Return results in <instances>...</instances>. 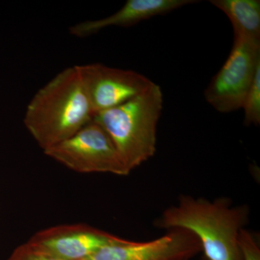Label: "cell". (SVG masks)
Masks as SVG:
<instances>
[{
  "instance_id": "cell-1",
  "label": "cell",
  "mask_w": 260,
  "mask_h": 260,
  "mask_svg": "<svg viewBox=\"0 0 260 260\" xmlns=\"http://www.w3.org/2000/svg\"><path fill=\"white\" fill-rule=\"evenodd\" d=\"M250 208L234 205L230 198L213 200L181 194L154 222L158 229L189 231L198 238L210 260H243L239 246L241 231L249 223Z\"/></svg>"
},
{
  "instance_id": "cell-2",
  "label": "cell",
  "mask_w": 260,
  "mask_h": 260,
  "mask_svg": "<svg viewBox=\"0 0 260 260\" xmlns=\"http://www.w3.org/2000/svg\"><path fill=\"white\" fill-rule=\"evenodd\" d=\"M94 116L78 68L73 66L38 90L27 107L24 124L45 151L71 138Z\"/></svg>"
},
{
  "instance_id": "cell-3",
  "label": "cell",
  "mask_w": 260,
  "mask_h": 260,
  "mask_svg": "<svg viewBox=\"0 0 260 260\" xmlns=\"http://www.w3.org/2000/svg\"><path fill=\"white\" fill-rule=\"evenodd\" d=\"M162 104L161 88L154 83L144 93L94 116L131 172L155 155Z\"/></svg>"
},
{
  "instance_id": "cell-4",
  "label": "cell",
  "mask_w": 260,
  "mask_h": 260,
  "mask_svg": "<svg viewBox=\"0 0 260 260\" xmlns=\"http://www.w3.org/2000/svg\"><path fill=\"white\" fill-rule=\"evenodd\" d=\"M44 153L70 170L82 174L127 176L131 172L107 132L93 120Z\"/></svg>"
},
{
  "instance_id": "cell-5",
  "label": "cell",
  "mask_w": 260,
  "mask_h": 260,
  "mask_svg": "<svg viewBox=\"0 0 260 260\" xmlns=\"http://www.w3.org/2000/svg\"><path fill=\"white\" fill-rule=\"evenodd\" d=\"M259 66L260 42L234 41L225 64L205 89L207 102L220 113L242 109Z\"/></svg>"
},
{
  "instance_id": "cell-6",
  "label": "cell",
  "mask_w": 260,
  "mask_h": 260,
  "mask_svg": "<svg viewBox=\"0 0 260 260\" xmlns=\"http://www.w3.org/2000/svg\"><path fill=\"white\" fill-rule=\"evenodd\" d=\"M77 68L94 114L128 102L155 83L138 72L100 63Z\"/></svg>"
},
{
  "instance_id": "cell-7",
  "label": "cell",
  "mask_w": 260,
  "mask_h": 260,
  "mask_svg": "<svg viewBox=\"0 0 260 260\" xmlns=\"http://www.w3.org/2000/svg\"><path fill=\"white\" fill-rule=\"evenodd\" d=\"M120 239L87 224L75 223L44 229L34 234L26 244L56 259L83 260Z\"/></svg>"
},
{
  "instance_id": "cell-8",
  "label": "cell",
  "mask_w": 260,
  "mask_h": 260,
  "mask_svg": "<svg viewBox=\"0 0 260 260\" xmlns=\"http://www.w3.org/2000/svg\"><path fill=\"white\" fill-rule=\"evenodd\" d=\"M201 251L200 241L192 233L174 229L150 242L121 239L83 260H189Z\"/></svg>"
},
{
  "instance_id": "cell-9",
  "label": "cell",
  "mask_w": 260,
  "mask_h": 260,
  "mask_svg": "<svg viewBox=\"0 0 260 260\" xmlns=\"http://www.w3.org/2000/svg\"><path fill=\"white\" fill-rule=\"evenodd\" d=\"M199 3L195 0H128L120 10L107 18L86 20L70 28L77 37L93 35L109 27H129L143 20L166 14L185 5Z\"/></svg>"
},
{
  "instance_id": "cell-10",
  "label": "cell",
  "mask_w": 260,
  "mask_h": 260,
  "mask_svg": "<svg viewBox=\"0 0 260 260\" xmlns=\"http://www.w3.org/2000/svg\"><path fill=\"white\" fill-rule=\"evenodd\" d=\"M223 11L234 28V41L260 42L259 0H211Z\"/></svg>"
},
{
  "instance_id": "cell-11",
  "label": "cell",
  "mask_w": 260,
  "mask_h": 260,
  "mask_svg": "<svg viewBox=\"0 0 260 260\" xmlns=\"http://www.w3.org/2000/svg\"><path fill=\"white\" fill-rule=\"evenodd\" d=\"M242 109H244V125L260 124V66L256 70L254 80L246 94Z\"/></svg>"
},
{
  "instance_id": "cell-12",
  "label": "cell",
  "mask_w": 260,
  "mask_h": 260,
  "mask_svg": "<svg viewBox=\"0 0 260 260\" xmlns=\"http://www.w3.org/2000/svg\"><path fill=\"white\" fill-rule=\"evenodd\" d=\"M259 236L245 229L241 231L239 246L243 260H260Z\"/></svg>"
},
{
  "instance_id": "cell-13",
  "label": "cell",
  "mask_w": 260,
  "mask_h": 260,
  "mask_svg": "<svg viewBox=\"0 0 260 260\" xmlns=\"http://www.w3.org/2000/svg\"><path fill=\"white\" fill-rule=\"evenodd\" d=\"M7 260H60L39 252L26 243L15 248Z\"/></svg>"
},
{
  "instance_id": "cell-14",
  "label": "cell",
  "mask_w": 260,
  "mask_h": 260,
  "mask_svg": "<svg viewBox=\"0 0 260 260\" xmlns=\"http://www.w3.org/2000/svg\"><path fill=\"white\" fill-rule=\"evenodd\" d=\"M201 260H210L208 259V258L205 257V256H202Z\"/></svg>"
}]
</instances>
